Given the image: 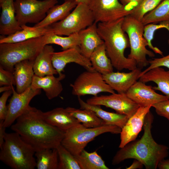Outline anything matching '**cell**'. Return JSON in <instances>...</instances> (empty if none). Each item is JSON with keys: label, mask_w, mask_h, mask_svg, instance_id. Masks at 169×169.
I'll return each instance as SVG.
<instances>
[{"label": "cell", "mask_w": 169, "mask_h": 169, "mask_svg": "<svg viewBox=\"0 0 169 169\" xmlns=\"http://www.w3.org/2000/svg\"><path fill=\"white\" fill-rule=\"evenodd\" d=\"M13 86L4 85L1 86L0 87V93L12 90Z\"/></svg>", "instance_id": "obj_44"}, {"label": "cell", "mask_w": 169, "mask_h": 169, "mask_svg": "<svg viewBox=\"0 0 169 169\" xmlns=\"http://www.w3.org/2000/svg\"><path fill=\"white\" fill-rule=\"evenodd\" d=\"M54 50L52 46L46 45L35 59L33 70L34 74L39 77L58 74L52 63Z\"/></svg>", "instance_id": "obj_24"}, {"label": "cell", "mask_w": 169, "mask_h": 169, "mask_svg": "<svg viewBox=\"0 0 169 169\" xmlns=\"http://www.w3.org/2000/svg\"><path fill=\"white\" fill-rule=\"evenodd\" d=\"M141 69L137 68L128 73L113 71L103 75L104 80L118 93H125L139 79Z\"/></svg>", "instance_id": "obj_17"}, {"label": "cell", "mask_w": 169, "mask_h": 169, "mask_svg": "<svg viewBox=\"0 0 169 169\" xmlns=\"http://www.w3.org/2000/svg\"><path fill=\"white\" fill-rule=\"evenodd\" d=\"M35 59L23 60L16 64L13 72L16 91L20 93L31 86L34 75L33 65Z\"/></svg>", "instance_id": "obj_21"}, {"label": "cell", "mask_w": 169, "mask_h": 169, "mask_svg": "<svg viewBox=\"0 0 169 169\" xmlns=\"http://www.w3.org/2000/svg\"><path fill=\"white\" fill-rule=\"evenodd\" d=\"M77 4L80 3H83L88 4L90 0H75Z\"/></svg>", "instance_id": "obj_46"}, {"label": "cell", "mask_w": 169, "mask_h": 169, "mask_svg": "<svg viewBox=\"0 0 169 169\" xmlns=\"http://www.w3.org/2000/svg\"><path fill=\"white\" fill-rule=\"evenodd\" d=\"M150 66L146 69L141 72L140 77L151 69L157 67H165L169 70V54L161 58H154L149 61Z\"/></svg>", "instance_id": "obj_36"}, {"label": "cell", "mask_w": 169, "mask_h": 169, "mask_svg": "<svg viewBox=\"0 0 169 169\" xmlns=\"http://www.w3.org/2000/svg\"><path fill=\"white\" fill-rule=\"evenodd\" d=\"M144 26L141 21L130 14L124 17L122 23V28L127 34L130 43V52L127 58L135 60L137 68L141 69L149 64L147 56H155L153 52L146 48L148 44L143 36Z\"/></svg>", "instance_id": "obj_6"}, {"label": "cell", "mask_w": 169, "mask_h": 169, "mask_svg": "<svg viewBox=\"0 0 169 169\" xmlns=\"http://www.w3.org/2000/svg\"><path fill=\"white\" fill-rule=\"evenodd\" d=\"M78 33L80 39L79 47L80 51L83 55L89 59L95 50L104 43L98 33L97 23L94 22Z\"/></svg>", "instance_id": "obj_20"}, {"label": "cell", "mask_w": 169, "mask_h": 169, "mask_svg": "<svg viewBox=\"0 0 169 169\" xmlns=\"http://www.w3.org/2000/svg\"><path fill=\"white\" fill-rule=\"evenodd\" d=\"M67 112L85 127L95 128L107 124L92 111L88 109H78L68 107Z\"/></svg>", "instance_id": "obj_29"}, {"label": "cell", "mask_w": 169, "mask_h": 169, "mask_svg": "<svg viewBox=\"0 0 169 169\" xmlns=\"http://www.w3.org/2000/svg\"><path fill=\"white\" fill-rule=\"evenodd\" d=\"M97 23L98 33L103 40L107 55L114 67L118 70H132L137 68L136 61L125 57V49L130 47L129 40L122 28L124 19Z\"/></svg>", "instance_id": "obj_3"}, {"label": "cell", "mask_w": 169, "mask_h": 169, "mask_svg": "<svg viewBox=\"0 0 169 169\" xmlns=\"http://www.w3.org/2000/svg\"><path fill=\"white\" fill-rule=\"evenodd\" d=\"M94 22V16L88 5L80 3L65 18L50 26L55 34L67 36L79 33Z\"/></svg>", "instance_id": "obj_8"}, {"label": "cell", "mask_w": 169, "mask_h": 169, "mask_svg": "<svg viewBox=\"0 0 169 169\" xmlns=\"http://www.w3.org/2000/svg\"><path fill=\"white\" fill-rule=\"evenodd\" d=\"M13 94L12 90L3 93L0 98V120H4L7 116L8 108L6 102L8 98Z\"/></svg>", "instance_id": "obj_39"}, {"label": "cell", "mask_w": 169, "mask_h": 169, "mask_svg": "<svg viewBox=\"0 0 169 169\" xmlns=\"http://www.w3.org/2000/svg\"><path fill=\"white\" fill-rule=\"evenodd\" d=\"M63 79L58 76L56 77L54 75L39 77L34 75L31 85L35 89H42L49 100L57 97L63 90L60 82Z\"/></svg>", "instance_id": "obj_22"}, {"label": "cell", "mask_w": 169, "mask_h": 169, "mask_svg": "<svg viewBox=\"0 0 169 169\" xmlns=\"http://www.w3.org/2000/svg\"><path fill=\"white\" fill-rule=\"evenodd\" d=\"M152 107L155 108L157 115L166 118L169 121V100L156 103Z\"/></svg>", "instance_id": "obj_38"}, {"label": "cell", "mask_w": 169, "mask_h": 169, "mask_svg": "<svg viewBox=\"0 0 169 169\" xmlns=\"http://www.w3.org/2000/svg\"><path fill=\"white\" fill-rule=\"evenodd\" d=\"M157 168L159 169H169V159H164L159 163Z\"/></svg>", "instance_id": "obj_41"}, {"label": "cell", "mask_w": 169, "mask_h": 169, "mask_svg": "<svg viewBox=\"0 0 169 169\" xmlns=\"http://www.w3.org/2000/svg\"><path fill=\"white\" fill-rule=\"evenodd\" d=\"M89 59L94 69L102 75L113 71V67L107 55L104 43L95 50Z\"/></svg>", "instance_id": "obj_28"}, {"label": "cell", "mask_w": 169, "mask_h": 169, "mask_svg": "<svg viewBox=\"0 0 169 169\" xmlns=\"http://www.w3.org/2000/svg\"><path fill=\"white\" fill-rule=\"evenodd\" d=\"M13 72L5 69L0 66V85H15Z\"/></svg>", "instance_id": "obj_37"}, {"label": "cell", "mask_w": 169, "mask_h": 169, "mask_svg": "<svg viewBox=\"0 0 169 169\" xmlns=\"http://www.w3.org/2000/svg\"><path fill=\"white\" fill-rule=\"evenodd\" d=\"M169 21V0H162L153 10L146 14L141 22L146 24Z\"/></svg>", "instance_id": "obj_32"}, {"label": "cell", "mask_w": 169, "mask_h": 169, "mask_svg": "<svg viewBox=\"0 0 169 169\" xmlns=\"http://www.w3.org/2000/svg\"><path fill=\"white\" fill-rule=\"evenodd\" d=\"M47 35L19 42L0 44V66L13 72L16 64L35 59L46 45Z\"/></svg>", "instance_id": "obj_5"}, {"label": "cell", "mask_w": 169, "mask_h": 169, "mask_svg": "<svg viewBox=\"0 0 169 169\" xmlns=\"http://www.w3.org/2000/svg\"><path fill=\"white\" fill-rule=\"evenodd\" d=\"M139 80L145 83L152 82L157 86L153 87L155 90L163 93L169 100V70L166 71L161 67L151 69L141 76Z\"/></svg>", "instance_id": "obj_26"}, {"label": "cell", "mask_w": 169, "mask_h": 169, "mask_svg": "<svg viewBox=\"0 0 169 169\" xmlns=\"http://www.w3.org/2000/svg\"><path fill=\"white\" fill-rule=\"evenodd\" d=\"M88 5L97 23L124 18L130 14L136 5L132 3L124 5L119 0H90Z\"/></svg>", "instance_id": "obj_10"}, {"label": "cell", "mask_w": 169, "mask_h": 169, "mask_svg": "<svg viewBox=\"0 0 169 169\" xmlns=\"http://www.w3.org/2000/svg\"><path fill=\"white\" fill-rule=\"evenodd\" d=\"M159 23L162 24V28H166L169 32V21H164ZM168 44L169 45V39L168 40Z\"/></svg>", "instance_id": "obj_45"}, {"label": "cell", "mask_w": 169, "mask_h": 169, "mask_svg": "<svg viewBox=\"0 0 169 169\" xmlns=\"http://www.w3.org/2000/svg\"><path fill=\"white\" fill-rule=\"evenodd\" d=\"M41 90L33 89L30 86L23 92L18 93L13 86L12 95L7 105V115L3 122L5 127H10L13 124L28 107L32 100L41 94Z\"/></svg>", "instance_id": "obj_13"}, {"label": "cell", "mask_w": 169, "mask_h": 169, "mask_svg": "<svg viewBox=\"0 0 169 169\" xmlns=\"http://www.w3.org/2000/svg\"><path fill=\"white\" fill-rule=\"evenodd\" d=\"M22 29L6 36H1L0 44L19 42L39 37L53 32L50 26L41 28L30 27L23 25Z\"/></svg>", "instance_id": "obj_23"}, {"label": "cell", "mask_w": 169, "mask_h": 169, "mask_svg": "<svg viewBox=\"0 0 169 169\" xmlns=\"http://www.w3.org/2000/svg\"><path fill=\"white\" fill-rule=\"evenodd\" d=\"M81 169H109L97 151L89 152L84 149L74 156Z\"/></svg>", "instance_id": "obj_31"}, {"label": "cell", "mask_w": 169, "mask_h": 169, "mask_svg": "<svg viewBox=\"0 0 169 169\" xmlns=\"http://www.w3.org/2000/svg\"><path fill=\"white\" fill-rule=\"evenodd\" d=\"M52 63L59 76L63 79L65 75L63 73L66 65L71 63L82 66L86 70L95 71L92 67L90 59L81 53L79 47L72 48L59 52H54L52 56Z\"/></svg>", "instance_id": "obj_14"}, {"label": "cell", "mask_w": 169, "mask_h": 169, "mask_svg": "<svg viewBox=\"0 0 169 169\" xmlns=\"http://www.w3.org/2000/svg\"><path fill=\"white\" fill-rule=\"evenodd\" d=\"M162 0H142L132 11L130 15L141 21L144 16L154 9Z\"/></svg>", "instance_id": "obj_35"}, {"label": "cell", "mask_w": 169, "mask_h": 169, "mask_svg": "<svg viewBox=\"0 0 169 169\" xmlns=\"http://www.w3.org/2000/svg\"><path fill=\"white\" fill-rule=\"evenodd\" d=\"M78 101L80 109H88L92 111L107 124L115 125L122 129L129 119L124 115L106 111L102 109L100 105L89 104L84 101L80 97H78Z\"/></svg>", "instance_id": "obj_27"}, {"label": "cell", "mask_w": 169, "mask_h": 169, "mask_svg": "<svg viewBox=\"0 0 169 169\" xmlns=\"http://www.w3.org/2000/svg\"><path fill=\"white\" fill-rule=\"evenodd\" d=\"M151 107V105L140 106L136 113L128 119L120 133L119 148H122L136 140L143 126L145 117Z\"/></svg>", "instance_id": "obj_16"}, {"label": "cell", "mask_w": 169, "mask_h": 169, "mask_svg": "<svg viewBox=\"0 0 169 169\" xmlns=\"http://www.w3.org/2000/svg\"><path fill=\"white\" fill-rule=\"evenodd\" d=\"M126 94L129 98L141 107L152 106L156 103L168 100L166 96L156 93L151 86L139 80L136 81Z\"/></svg>", "instance_id": "obj_15"}, {"label": "cell", "mask_w": 169, "mask_h": 169, "mask_svg": "<svg viewBox=\"0 0 169 169\" xmlns=\"http://www.w3.org/2000/svg\"><path fill=\"white\" fill-rule=\"evenodd\" d=\"M153 115H146L143 125L144 133L140 139L130 142L117 151L112 161L118 164L125 160L134 159L140 161L146 169H156L159 163L168 155V147L157 143L151 132Z\"/></svg>", "instance_id": "obj_2"}, {"label": "cell", "mask_w": 169, "mask_h": 169, "mask_svg": "<svg viewBox=\"0 0 169 169\" xmlns=\"http://www.w3.org/2000/svg\"><path fill=\"white\" fill-rule=\"evenodd\" d=\"M121 131V128L114 125L87 128L80 123L65 131L61 144L75 156L79 154L89 142L98 136L107 132L119 134Z\"/></svg>", "instance_id": "obj_7"}, {"label": "cell", "mask_w": 169, "mask_h": 169, "mask_svg": "<svg viewBox=\"0 0 169 169\" xmlns=\"http://www.w3.org/2000/svg\"><path fill=\"white\" fill-rule=\"evenodd\" d=\"M36 167L38 169H58L59 159L56 148L36 151Z\"/></svg>", "instance_id": "obj_30"}, {"label": "cell", "mask_w": 169, "mask_h": 169, "mask_svg": "<svg viewBox=\"0 0 169 169\" xmlns=\"http://www.w3.org/2000/svg\"><path fill=\"white\" fill-rule=\"evenodd\" d=\"M43 119L50 125L65 132L80 123L63 107H58L48 111H42Z\"/></svg>", "instance_id": "obj_19"}, {"label": "cell", "mask_w": 169, "mask_h": 169, "mask_svg": "<svg viewBox=\"0 0 169 169\" xmlns=\"http://www.w3.org/2000/svg\"><path fill=\"white\" fill-rule=\"evenodd\" d=\"M55 44L60 46L63 50L79 47L80 39L78 33L66 37H63L54 33L53 32L47 35L46 44Z\"/></svg>", "instance_id": "obj_33"}, {"label": "cell", "mask_w": 169, "mask_h": 169, "mask_svg": "<svg viewBox=\"0 0 169 169\" xmlns=\"http://www.w3.org/2000/svg\"><path fill=\"white\" fill-rule=\"evenodd\" d=\"M35 151L17 133H6L1 148L0 160L13 169H34Z\"/></svg>", "instance_id": "obj_4"}, {"label": "cell", "mask_w": 169, "mask_h": 169, "mask_svg": "<svg viewBox=\"0 0 169 169\" xmlns=\"http://www.w3.org/2000/svg\"><path fill=\"white\" fill-rule=\"evenodd\" d=\"M4 120H0V148H2L4 141V137L6 132V128L3 125Z\"/></svg>", "instance_id": "obj_40"}, {"label": "cell", "mask_w": 169, "mask_h": 169, "mask_svg": "<svg viewBox=\"0 0 169 169\" xmlns=\"http://www.w3.org/2000/svg\"><path fill=\"white\" fill-rule=\"evenodd\" d=\"M70 86L72 94L78 97L86 95L95 96L101 92L115 93L104 80L103 75L96 71L82 72Z\"/></svg>", "instance_id": "obj_11"}, {"label": "cell", "mask_w": 169, "mask_h": 169, "mask_svg": "<svg viewBox=\"0 0 169 169\" xmlns=\"http://www.w3.org/2000/svg\"><path fill=\"white\" fill-rule=\"evenodd\" d=\"M121 4L125 5L133 2H137L140 3L142 0H119Z\"/></svg>", "instance_id": "obj_43"}, {"label": "cell", "mask_w": 169, "mask_h": 169, "mask_svg": "<svg viewBox=\"0 0 169 169\" xmlns=\"http://www.w3.org/2000/svg\"><path fill=\"white\" fill-rule=\"evenodd\" d=\"M143 164L139 161L135 160L132 164L129 167L126 168L127 169H141L142 168Z\"/></svg>", "instance_id": "obj_42"}, {"label": "cell", "mask_w": 169, "mask_h": 169, "mask_svg": "<svg viewBox=\"0 0 169 169\" xmlns=\"http://www.w3.org/2000/svg\"><path fill=\"white\" fill-rule=\"evenodd\" d=\"M1 13L0 17V34L8 36L21 30L16 17L14 0H0Z\"/></svg>", "instance_id": "obj_18"}, {"label": "cell", "mask_w": 169, "mask_h": 169, "mask_svg": "<svg viewBox=\"0 0 169 169\" xmlns=\"http://www.w3.org/2000/svg\"><path fill=\"white\" fill-rule=\"evenodd\" d=\"M86 102L91 105H103L111 108L116 113L125 115L129 118L140 107L125 93H114L109 95L94 96L87 99Z\"/></svg>", "instance_id": "obj_12"}, {"label": "cell", "mask_w": 169, "mask_h": 169, "mask_svg": "<svg viewBox=\"0 0 169 169\" xmlns=\"http://www.w3.org/2000/svg\"><path fill=\"white\" fill-rule=\"evenodd\" d=\"M59 156L58 169H81L74 156L61 144L56 148Z\"/></svg>", "instance_id": "obj_34"}, {"label": "cell", "mask_w": 169, "mask_h": 169, "mask_svg": "<svg viewBox=\"0 0 169 169\" xmlns=\"http://www.w3.org/2000/svg\"><path fill=\"white\" fill-rule=\"evenodd\" d=\"M77 5L75 0H64L62 4L55 5L51 7L47 12L45 18L34 26L37 28L47 27L62 20Z\"/></svg>", "instance_id": "obj_25"}, {"label": "cell", "mask_w": 169, "mask_h": 169, "mask_svg": "<svg viewBox=\"0 0 169 169\" xmlns=\"http://www.w3.org/2000/svg\"><path fill=\"white\" fill-rule=\"evenodd\" d=\"M58 3V0H15L16 19L20 26L28 23L37 24L45 18L49 10Z\"/></svg>", "instance_id": "obj_9"}, {"label": "cell", "mask_w": 169, "mask_h": 169, "mask_svg": "<svg viewBox=\"0 0 169 169\" xmlns=\"http://www.w3.org/2000/svg\"><path fill=\"white\" fill-rule=\"evenodd\" d=\"M42 112L29 105L10 126L11 129L18 133L35 152L56 148L61 144L65 132L43 119Z\"/></svg>", "instance_id": "obj_1"}]
</instances>
